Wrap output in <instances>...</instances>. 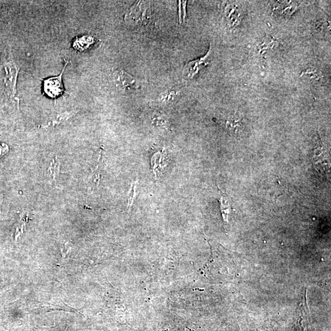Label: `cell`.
I'll list each match as a JSON object with an SVG mask.
<instances>
[{"instance_id":"cell-1","label":"cell","mask_w":331,"mask_h":331,"mask_svg":"<svg viewBox=\"0 0 331 331\" xmlns=\"http://www.w3.org/2000/svg\"><path fill=\"white\" fill-rule=\"evenodd\" d=\"M11 56L9 52L5 51L0 65V75L4 81L8 95L19 101L16 97V85L20 68Z\"/></svg>"},{"instance_id":"cell-2","label":"cell","mask_w":331,"mask_h":331,"mask_svg":"<svg viewBox=\"0 0 331 331\" xmlns=\"http://www.w3.org/2000/svg\"><path fill=\"white\" fill-rule=\"evenodd\" d=\"M65 65L64 66L63 70L59 75L44 80V92L51 98L56 99L65 93V90L63 86L62 77L64 71L67 67L69 61L65 60Z\"/></svg>"},{"instance_id":"cell-3","label":"cell","mask_w":331,"mask_h":331,"mask_svg":"<svg viewBox=\"0 0 331 331\" xmlns=\"http://www.w3.org/2000/svg\"><path fill=\"white\" fill-rule=\"evenodd\" d=\"M150 4L146 2H138L131 7L125 16L128 22L133 23H141L149 19L150 14ZM131 22V23H132Z\"/></svg>"},{"instance_id":"cell-4","label":"cell","mask_w":331,"mask_h":331,"mask_svg":"<svg viewBox=\"0 0 331 331\" xmlns=\"http://www.w3.org/2000/svg\"><path fill=\"white\" fill-rule=\"evenodd\" d=\"M113 80L117 89L123 92L136 90L139 87V81L137 78L121 69L114 71Z\"/></svg>"},{"instance_id":"cell-5","label":"cell","mask_w":331,"mask_h":331,"mask_svg":"<svg viewBox=\"0 0 331 331\" xmlns=\"http://www.w3.org/2000/svg\"><path fill=\"white\" fill-rule=\"evenodd\" d=\"M211 48H210L205 56L187 63L183 69L184 78L186 79L193 78L198 73L200 70L208 65L211 56Z\"/></svg>"},{"instance_id":"cell-6","label":"cell","mask_w":331,"mask_h":331,"mask_svg":"<svg viewBox=\"0 0 331 331\" xmlns=\"http://www.w3.org/2000/svg\"><path fill=\"white\" fill-rule=\"evenodd\" d=\"M327 148L323 144L316 148L314 151V163L316 169L322 174L329 172L330 159Z\"/></svg>"},{"instance_id":"cell-7","label":"cell","mask_w":331,"mask_h":331,"mask_svg":"<svg viewBox=\"0 0 331 331\" xmlns=\"http://www.w3.org/2000/svg\"><path fill=\"white\" fill-rule=\"evenodd\" d=\"M225 16L230 26H238L241 21V8L236 4L227 5L225 8Z\"/></svg>"},{"instance_id":"cell-8","label":"cell","mask_w":331,"mask_h":331,"mask_svg":"<svg viewBox=\"0 0 331 331\" xmlns=\"http://www.w3.org/2000/svg\"><path fill=\"white\" fill-rule=\"evenodd\" d=\"M226 127L230 134H238L243 129V124L240 118L236 116L230 117L226 121Z\"/></svg>"},{"instance_id":"cell-9","label":"cell","mask_w":331,"mask_h":331,"mask_svg":"<svg viewBox=\"0 0 331 331\" xmlns=\"http://www.w3.org/2000/svg\"><path fill=\"white\" fill-rule=\"evenodd\" d=\"M278 44V41L273 36H266L259 45L260 52L261 54L268 53V51L274 49Z\"/></svg>"},{"instance_id":"cell-10","label":"cell","mask_w":331,"mask_h":331,"mask_svg":"<svg viewBox=\"0 0 331 331\" xmlns=\"http://www.w3.org/2000/svg\"><path fill=\"white\" fill-rule=\"evenodd\" d=\"M220 202L221 213H222L224 220L227 221V215H228L230 209L229 201L227 198V196H224V194H221Z\"/></svg>"},{"instance_id":"cell-11","label":"cell","mask_w":331,"mask_h":331,"mask_svg":"<svg viewBox=\"0 0 331 331\" xmlns=\"http://www.w3.org/2000/svg\"><path fill=\"white\" fill-rule=\"evenodd\" d=\"M138 180L131 185L130 190L128 195V206H129V211L132 209L133 201H134L136 196V188H137Z\"/></svg>"},{"instance_id":"cell-12","label":"cell","mask_w":331,"mask_h":331,"mask_svg":"<svg viewBox=\"0 0 331 331\" xmlns=\"http://www.w3.org/2000/svg\"><path fill=\"white\" fill-rule=\"evenodd\" d=\"M329 24L324 21H320L316 25L315 30L320 33H323L329 31Z\"/></svg>"},{"instance_id":"cell-13","label":"cell","mask_w":331,"mask_h":331,"mask_svg":"<svg viewBox=\"0 0 331 331\" xmlns=\"http://www.w3.org/2000/svg\"><path fill=\"white\" fill-rule=\"evenodd\" d=\"M71 250V246L68 242L61 245V253H62L63 258L68 257L69 253H70Z\"/></svg>"},{"instance_id":"cell-14","label":"cell","mask_w":331,"mask_h":331,"mask_svg":"<svg viewBox=\"0 0 331 331\" xmlns=\"http://www.w3.org/2000/svg\"><path fill=\"white\" fill-rule=\"evenodd\" d=\"M154 123H156L157 125H162V126L166 124V121L162 117H155Z\"/></svg>"},{"instance_id":"cell-15","label":"cell","mask_w":331,"mask_h":331,"mask_svg":"<svg viewBox=\"0 0 331 331\" xmlns=\"http://www.w3.org/2000/svg\"><path fill=\"white\" fill-rule=\"evenodd\" d=\"M257 331H276L274 329H273V327H270L267 328V329H264L263 330H257Z\"/></svg>"}]
</instances>
